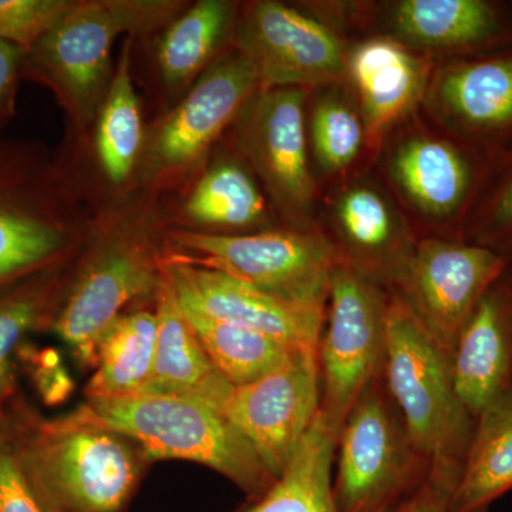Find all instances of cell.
<instances>
[{
    "label": "cell",
    "mask_w": 512,
    "mask_h": 512,
    "mask_svg": "<svg viewBox=\"0 0 512 512\" xmlns=\"http://www.w3.org/2000/svg\"><path fill=\"white\" fill-rule=\"evenodd\" d=\"M167 224L157 195L143 191L107 202L94 214L49 329L80 365L96 366L101 336L127 305L156 298L164 278Z\"/></svg>",
    "instance_id": "obj_1"
},
{
    "label": "cell",
    "mask_w": 512,
    "mask_h": 512,
    "mask_svg": "<svg viewBox=\"0 0 512 512\" xmlns=\"http://www.w3.org/2000/svg\"><path fill=\"white\" fill-rule=\"evenodd\" d=\"M23 461L53 512H123L148 461L86 406L45 419L19 393L6 404Z\"/></svg>",
    "instance_id": "obj_2"
},
{
    "label": "cell",
    "mask_w": 512,
    "mask_h": 512,
    "mask_svg": "<svg viewBox=\"0 0 512 512\" xmlns=\"http://www.w3.org/2000/svg\"><path fill=\"white\" fill-rule=\"evenodd\" d=\"M187 5L180 0H76L25 52L22 77L47 87L72 126L86 134L113 79L117 40L163 30Z\"/></svg>",
    "instance_id": "obj_3"
},
{
    "label": "cell",
    "mask_w": 512,
    "mask_h": 512,
    "mask_svg": "<svg viewBox=\"0 0 512 512\" xmlns=\"http://www.w3.org/2000/svg\"><path fill=\"white\" fill-rule=\"evenodd\" d=\"M93 217L45 148L0 141V288L76 258Z\"/></svg>",
    "instance_id": "obj_4"
},
{
    "label": "cell",
    "mask_w": 512,
    "mask_h": 512,
    "mask_svg": "<svg viewBox=\"0 0 512 512\" xmlns=\"http://www.w3.org/2000/svg\"><path fill=\"white\" fill-rule=\"evenodd\" d=\"M94 419L133 440L148 463L192 461L217 471L256 501L276 480L217 407L198 399L158 394L89 399Z\"/></svg>",
    "instance_id": "obj_5"
},
{
    "label": "cell",
    "mask_w": 512,
    "mask_h": 512,
    "mask_svg": "<svg viewBox=\"0 0 512 512\" xmlns=\"http://www.w3.org/2000/svg\"><path fill=\"white\" fill-rule=\"evenodd\" d=\"M165 258L212 269L282 299L325 312L342 256L329 241L303 231L214 234L168 228Z\"/></svg>",
    "instance_id": "obj_6"
},
{
    "label": "cell",
    "mask_w": 512,
    "mask_h": 512,
    "mask_svg": "<svg viewBox=\"0 0 512 512\" xmlns=\"http://www.w3.org/2000/svg\"><path fill=\"white\" fill-rule=\"evenodd\" d=\"M382 377L421 456L463 466L476 420L458 399L450 357L400 295L389 301Z\"/></svg>",
    "instance_id": "obj_7"
},
{
    "label": "cell",
    "mask_w": 512,
    "mask_h": 512,
    "mask_svg": "<svg viewBox=\"0 0 512 512\" xmlns=\"http://www.w3.org/2000/svg\"><path fill=\"white\" fill-rule=\"evenodd\" d=\"M335 463L340 512L397 508L426 476L430 463L414 447L383 377L366 387L346 417Z\"/></svg>",
    "instance_id": "obj_8"
},
{
    "label": "cell",
    "mask_w": 512,
    "mask_h": 512,
    "mask_svg": "<svg viewBox=\"0 0 512 512\" xmlns=\"http://www.w3.org/2000/svg\"><path fill=\"white\" fill-rule=\"evenodd\" d=\"M259 90L255 67L239 50L212 64L147 128L137 191L158 195L194 174Z\"/></svg>",
    "instance_id": "obj_9"
},
{
    "label": "cell",
    "mask_w": 512,
    "mask_h": 512,
    "mask_svg": "<svg viewBox=\"0 0 512 512\" xmlns=\"http://www.w3.org/2000/svg\"><path fill=\"white\" fill-rule=\"evenodd\" d=\"M389 301L376 281L340 259L318 348L320 410L336 429L342 430L366 387L383 375Z\"/></svg>",
    "instance_id": "obj_10"
},
{
    "label": "cell",
    "mask_w": 512,
    "mask_h": 512,
    "mask_svg": "<svg viewBox=\"0 0 512 512\" xmlns=\"http://www.w3.org/2000/svg\"><path fill=\"white\" fill-rule=\"evenodd\" d=\"M507 269V258L484 245L427 239L412 249L397 285L403 301L450 357L464 323Z\"/></svg>",
    "instance_id": "obj_11"
},
{
    "label": "cell",
    "mask_w": 512,
    "mask_h": 512,
    "mask_svg": "<svg viewBox=\"0 0 512 512\" xmlns=\"http://www.w3.org/2000/svg\"><path fill=\"white\" fill-rule=\"evenodd\" d=\"M320 404L318 352L299 350L256 382L232 387L222 413L278 481L318 417Z\"/></svg>",
    "instance_id": "obj_12"
},
{
    "label": "cell",
    "mask_w": 512,
    "mask_h": 512,
    "mask_svg": "<svg viewBox=\"0 0 512 512\" xmlns=\"http://www.w3.org/2000/svg\"><path fill=\"white\" fill-rule=\"evenodd\" d=\"M235 45L255 67L261 89H305L340 82L349 57L339 37L318 20L274 0L252 3Z\"/></svg>",
    "instance_id": "obj_13"
},
{
    "label": "cell",
    "mask_w": 512,
    "mask_h": 512,
    "mask_svg": "<svg viewBox=\"0 0 512 512\" xmlns=\"http://www.w3.org/2000/svg\"><path fill=\"white\" fill-rule=\"evenodd\" d=\"M305 89L259 90L238 117V144L276 207L291 220L305 217L315 198L308 160Z\"/></svg>",
    "instance_id": "obj_14"
},
{
    "label": "cell",
    "mask_w": 512,
    "mask_h": 512,
    "mask_svg": "<svg viewBox=\"0 0 512 512\" xmlns=\"http://www.w3.org/2000/svg\"><path fill=\"white\" fill-rule=\"evenodd\" d=\"M181 308L242 326L289 348L318 352L325 312L302 308L202 266L163 259Z\"/></svg>",
    "instance_id": "obj_15"
},
{
    "label": "cell",
    "mask_w": 512,
    "mask_h": 512,
    "mask_svg": "<svg viewBox=\"0 0 512 512\" xmlns=\"http://www.w3.org/2000/svg\"><path fill=\"white\" fill-rule=\"evenodd\" d=\"M450 366L458 399L474 420L512 389V269L485 292L464 323Z\"/></svg>",
    "instance_id": "obj_16"
},
{
    "label": "cell",
    "mask_w": 512,
    "mask_h": 512,
    "mask_svg": "<svg viewBox=\"0 0 512 512\" xmlns=\"http://www.w3.org/2000/svg\"><path fill=\"white\" fill-rule=\"evenodd\" d=\"M437 97L464 136L484 144L512 136V49L451 64L440 74Z\"/></svg>",
    "instance_id": "obj_17"
},
{
    "label": "cell",
    "mask_w": 512,
    "mask_h": 512,
    "mask_svg": "<svg viewBox=\"0 0 512 512\" xmlns=\"http://www.w3.org/2000/svg\"><path fill=\"white\" fill-rule=\"evenodd\" d=\"M136 39H123L113 79L92 126L94 161L113 201L137 191L146 143L147 128L131 69Z\"/></svg>",
    "instance_id": "obj_18"
},
{
    "label": "cell",
    "mask_w": 512,
    "mask_h": 512,
    "mask_svg": "<svg viewBox=\"0 0 512 512\" xmlns=\"http://www.w3.org/2000/svg\"><path fill=\"white\" fill-rule=\"evenodd\" d=\"M156 302V359L141 394L190 397L210 403L222 412L234 386L221 376L202 349L165 274Z\"/></svg>",
    "instance_id": "obj_19"
},
{
    "label": "cell",
    "mask_w": 512,
    "mask_h": 512,
    "mask_svg": "<svg viewBox=\"0 0 512 512\" xmlns=\"http://www.w3.org/2000/svg\"><path fill=\"white\" fill-rule=\"evenodd\" d=\"M426 60L414 56L392 39H372L349 57L352 76L366 133L372 140L382 137L416 106L429 76Z\"/></svg>",
    "instance_id": "obj_20"
},
{
    "label": "cell",
    "mask_w": 512,
    "mask_h": 512,
    "mask_svg": "<svg viewBox=\"0 0 512 512\" xmlns=\"http://www.w3.org/2000/svg\"><path fill=\"white\" fill-rule=\"evenodd\" d=\"M393 174L416 207L440 220L463 214L483 175L466 150L427 137L413 138L399 148L393 158Z\"/></svg>",
    "instance_id": "obj_21"
},
{
    "label": "cell",
    "mask_w": 512,
    "mask_h": 512,
    "mask_svg": "<svg viewBox=\"0 0 512 512\" xmlns=\"http://www.w3.org/2000/svg\"><path fill=\"white\" fill-rule=\"evenodd\" d=\"M394 25L417 45L467 55H485L512 39L504 9L487 0H404Z\"/></svg>",
    "instance_id": "obj_22"
},
{
    "label": "cell",
    "mask_w": 512,
    "mask_h": 512,
    "mask_svg": "<svg viewBox=\"0 0 512 512\" xmlns=\"http://www.w3.org/2000/svg\"><path fill=\"white\" fill-rule=\"evenodd\" d=\"M234 23V3L198 0L161 30L156 63L161 82L175 101L215 63Z\"/></svg>",
    "instance_id": "obj_23"
},
{
    "label": "cell",
    "mask_w": 512,
    "mask_h": 512,
    "mask_svg": "<svg viewBox=\"0 0 512 512\" xmlns=\"http://www.w3.org/2000/svg\"><path fill=\"white\" fill-rule=\"evenodd\" d=\"M512 490V389L476 419L448 512H487Z\"/></svg>",
    "instance_id": "obj_24"
},
{
    "label": "cell",
    "mask_w": 512,
    "mask_h": 512,
    "mask_svg": "<svg viewBox=\"0 0 512 512\" xmlns=\"http://www.w3.org/2000/svg\"><path fill=\"white\" fill-rule=\"evenodd\" d=\"M72 261L0 288V410L18 393L16 363L26 336L50 329Z\"/></svg>",
    "instance_id": "obj_25"
},
{
    "label": "cell",
    "mask_w": 512,
    "mask_h": 512,
    "mask_svg": "<svg viewBox=\"0 0 512 512\" xmlns=\"http://www.w3.org/2000/svg\"><path fill=\"white\" fill-rule=\"evenodd\" d=\"M339 434L320 410L284 476L245 512H340L332 477Z\"/></svg>",
    "instance_id": "obj_26"
},
{
    "label": "cell",
    "mask_w": 512,
    "mask_h": 512,
    "mask_svg": "<svg viewBox=\"0 0 512 512\" xmlns=\"http://www.w3.org/2000/svg\"><path fill=\"white\" fill-rule=\"evenodd\" d=\"M157 333L156 311L138 309L114 320L97 346V369L87 383V399L143 393L153 373Z\"/></svg>",
    "instance_id": "obj_27"
},
{
    "label": "cell",
    "mask_w": 512,
    "mask_h": 512,
    "mask_svg": "<svg viewBox=\"0 0 512 512\" xmlns=\"http://www.w3.org/2000/svg\"><path fill=\"white\" fill-rule=\"evenodd\" d=\"M187 229L232 234L258 227L266 218V204L251 175L232 161L208 168L183 204Z\"/></svg>",
    "instance_id": "obj_28"
},
{
    "label": "cell",
    "mask_w": 512,
    "mask_h": 512,
    "mask_svg": "<svg viewBox=\"0 0 512 512\" xmlns=\"http://www.w3.org/2000/svg\"><path fill=\"white\" fill-rule=\"evenodd\" d=\"M181 309L212 365L234 387L256 382L299 352L255 330Z\"/></svg>",
    "instance_id": "obj_29"
},
{
    "label": "cell",
    "mask_w": 512,
    "mask_h": 512,
    "mask_svg": "<svg viewBox=\"0 0 512 512\" xmlns=\"http://www.w3.org/2000/svg\"><path fill=\"white\" fill-rule=\"evenodd\" d=\"M336 215L343 234L359 254L382 261L392 247L393 214L382 195L372 188H350L342 195Z\"/></svg>",
    "instance_id": "obj_30"
},
{
    "label": "cell",
    "mask_w": 512,
    "mask_h": 512,
    "mask_svg": "<svg viewBox=\"0 0 512 512\" xmlns=\"http://www.w3.org/2000/svg\"><path fill=\"white\" fill-rule=\"evenodd\" d=\"M470 242L507 258L512 269V148L497 163L471 212Z\"/></svg>",
    "instance_id": "obj_31"
},
{
    "label": "cell",
    "mask_w": 512,
    "mask_h": 512,
    "mask_svg": "<svg viewBox=\"0 0 512 512\" xmlns=\"http://www.w3.org/2000/svg\"><path fill=\"white\" fill-rule=\"evenodd\" d=\"M365 134V123L342 100L325 99L313 110V150L325 170L339 171L352 164Z\"/></svg>",
    "instance_id": "obj_32"
},
{
    "label": "cell",
    "mask_w": 512,
    "mask_h": 512,
    "mask_svg": "<svg viewBox=\"0 0 512 512\" xmlns=\"http://www.w3.org/2000/svg\"><path fill=\"white\" fill-rule=\"evenodd\" d=\"M0 512H53L23 461L6 406L0 410Z\"/></svg>",
    "instance_id": "obj_33"
},
{
    "label": "cell",
    "mask_w": 512,
    "mask_h": 512,
    "mask_svg": "<svg viewBox=\"0 0 512 512\" xmlns=\"http://www.w3.org/2000/svg\"><path fill=\"white\" fill-rule=\"evenodd\" d=\"M74 3L76 0H0V42L28 52Z\"/></svg>",
    "instance_id": "obj_34"
},
{
    "label": "cell",
    "mask_w": 512,
    "mask_h": 512,
    "mask_svg": "<svg viewBox=\"0 0 512 512\" xmlns=\"http://www.w3.org/2000/svg\"><path fill=\"white\" fill-rule=\"evenodd\" d=\"M460 473L461 464L454 461H431L426 476L397 512H448Z\"/></svg>",
    "instance_id": "obj_35"
},
{
    "label": "cell",
    "mask_w": 512,
    "mask_h": 512,
    "mask_svg": "<svg viewBox=\"0 0 512 512\" xmlns=\"http://www.w3.org/2000/svg\"><path fill=\"white\" fill-rule=\"evenodd\" d=\"M25 50L0 42V124L9 119L15 107L16 92L22 77Z\"/></svg>",
    "instance_id": "obj_36"
}]
</instances>
